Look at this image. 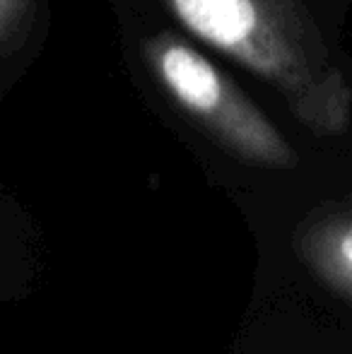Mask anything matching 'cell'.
<instances>
[{
  "label": "cell",
  "instance_id": "277c9868",
  "mask_svg": "<svg viewBox=\"0 0 352 354\" xmlns=\"http://www.w3.org/2000/svg\"><path fill=\"white\" fill-rule=\"evenodd\" d=\"M338 256H340V261H343V266H345V270L352 275V229L348 234H345L343 239H340V243H338Z\"/></svg>",
  "mask_w": 352,
  "mask_h": 354
},
{
  "label": "cell",
  "instance_id": "7a4b0ae2",
  "mask_svg": "<svg viewBox=\"0 0 352 354\" xmlns=\"http://www.w3.org/2000/svg\"><path fill=\"white\" fill-rule=\"evenodd\" d=\"M142 58L176 109L212 138L254 162L270 167L292 164L295 152L266 113L196 46L176 34L157 32L142 41Z\"/></svg>",
  "mask_w": 352,
  "mask_h": 354
},
{
  "label": "cell",
  "instance_id": "6da1fadb",
  "mask_svg": "<svg viewBox=\"0 0 352 354\" xmlns=\"http://www.w3.org/2000/svg\"><path fill=\"white\" fill-rule=\"evenodd\" d=\"M176 19L207 46L275 89L311 131L348 126L352 94L309 0H167Z\"/></svg>",
  "mask_w": 352,
  "mask_h": 354
},
{
  "label": "cell",
  "instance_id": "3957f363",
  "mask_svg": "<svg viewBox=\"0 0 352 354\" xmlns=\"http://www.w3.org/2000/svg\"><path fill=\"white\" fill-rule=\"evenodd\" d=\"M37 0H0V53L10 61L27 44L34 27Z\"/></svg>",
  "mask_w": 352,
  "mask_h": 354
}]
</instances>
